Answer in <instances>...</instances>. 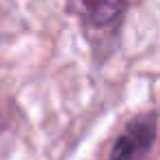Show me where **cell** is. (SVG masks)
Returning <instances> with one entry per match:
<instances>
[{
    "label": "cell",
    "instance_id": "1",
    "mask_svg": "<svg viewBox=\"0 0 160 160\" xmlns=\"http://www.w3.org/2000/svg\"><path fill=\"white\" fill-rule=\"evenodd\" d=\"M65 9L80 24L95 63H104L119 46L128 0H65Z\"/></svg>",
    "mask_w": 160,
    "mask_h": 160
},
{
    "label": "cell",
    "instance_id": "2",
    "mask_svg": "<svg viewBox=\"0 0 160 160\" xmlns=\"http://www.w3.org/2000/svg\"><path fill=\"white\" fill-rule=\"evenodd\" d=\"M158 136V115L147 110L132 117L115 138L108 160H145Z\"/></svg>",
    "mask_w": 160,
    "mask_h": 160
}]
</instances>
